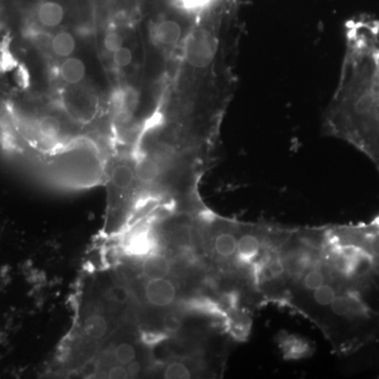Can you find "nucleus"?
Masks as SVG:
<instances>
[{"instance_id":"9b49d317","label":"nucleus","mask_w":379,"mask_h":379,"mask_svg":"<svg viewBox=\"0 0 379 379\" xmlns=\"http://www.w3.org/2000/svg\"><path fill=\"white\" fill-rule=\"evenodd\" d=\"M132 60H133L132 51L125 46H121L119 50L113 53V60H114L115 64L121 68H125L131 64Z\"/></svg>"},{"instance_id":"f8f14e48","label":"nucleus","mask_w":379,"mask_h":379,"mask_svg":"<svg viewBox=\"0 0 379 379\" xmlns=\"http://www.w3.org/2000/svg\"><path fill=\"white\" fill-rule=\"evenodd\" d=\"M192 3H196V5H200V3H204L206 0H190Z\"/></svg>"},{"instance_id":"9d476101","label":"nucleus","mask_w":379,"mask_h":379,"mask_svg":"<svg viewBox=\"0 0 379 379\" xmlns=\"http://www.w3.org/2000/svg\"><path fill=\"white\" fill-rule=\"evenodd\" d=\"M123 44V38L121 34L117 32L111 31L105 36L103 39V46H105V50L109 52L114 53L117 50L121 48Z\"/></svg>"},{"instance_id":"0eeeda50","label":"nucleus","mask_w":379,"mask_h":379,"mask_svg":"<svg viewBox=\"0 0 379 379\" xmlns=\"http://www.w3.org/2000/svg\"><path fill=\"white\" fill-rule=\"evenodd\" d=\"M60 76L69 85H77L86 76V66L76 58H67L60 66Z\"/></svg>"},{"instance_id":"423d86ee","label":"nucleus","mask_w":379,"mask_h":379,"mask_svg":"<svg viewBox=\"0 0 379 379\" xmlns=\"http://www.w3.org/2000/svg\"><path fill=\"white\" fill-rule=\"evenodd\" d=\"M64 17V8L54 1L42 3L37 10V19L46 28H55L62 24Z\"/></svg>"},{"instance_id":"20e7f679","label":"nucleus","mask_w":379,"mask_h":379,"mask_svg":"<svg viewBox=\"0 0 379 379\" xmlns=\"http://www.w3.org/2000/svg\"><path fill=\"white\" fill-rule=\"evenodd\" d=\"M267 234L269 231L254 230L253 227H239L235 265L239 267H255L265 252Z\"/></svg>"},{"instance_id":"1a4fd4ad","label":"nucleus","mask_w":379,"mask_h":379,"mask_svg":"<svg viewBox=\"0 0 379 379\" xmlns=\"http://www.w3.org/2000/svg\"><path fill=\"white\" fill-rule=\"evenodd\" d=\"M39 133L42 136L49 141H54L58 139L62 132V123L58 118L54 116H46L40 121Z\"/></svg>"},{"instance_id":"6e6552de","label":"nucleus","mask_w":379,"mask_h":379,"mask_svg":"<svg viewBox=\"0 0 379 379\" xmlns=\"http://www.w3.org/2000/svg\"><path fill=\"white\" fill-rule=\"evenodd\" d=\"M76 48V42L72 34L69 32H60L52 40V50L55 55L67 58L72 55Z\"/></svg>"},{"instance_id":"f257e3e1","label":"nucleus","mask_w":379,"mask_h":379,"mask_svg":"<svg viewBox=\"0 0 379 379\" xmlns=\"http://www.w3.org/2000/svg\"><path fill=\"white\" fill-rule=\"evenodd\" d=\"M316 257L337 299L328 328L368 340L379 335V216L360 224L312 232Z\"/></svg>"},{"instance_id":"7ed1b4c3","label":"nucleus","mask_w":379,"mask_h":379,"mask_svg":"<svg viewBox=\"0 0 379 379\" xmlns=\"http://www.w3.org/2000/svg\"><path fill=\"white\" fill-rule=\"evenodd\" d=\"M71 299L72 326L51 364L50 373L56 377H80L93 358L121 333L141 328L125 288L94 255L87 259Z\"/></svg>"},{"instance_id":"39448f33","label":"nucleus","mask_w":379,"mask_h":379,"mask_svg":"<svg viewBox=\"0 0 379 379\" xmlns=\"http://www.w3.org/2000/svg\"><path fill=\"white\" fill-rule=\"evenodd\" d=\"M155 39L164 46H175L182 39V26L175 20H162L154 29Z\"/></svg>"},{"instance_id":"f03ea898","label":"nucleus","mask_w":379,"mask_h":379,"mask_svg":"<svg viewBox=\"0 0 379 379\" xmlns=\"http://www.w3.org/2000/svg\"><path fill=\"white\" fill-rule=\"evenodd\" d=\"M324 130L366 155L379 171V21L346 26L344 54Z\"/></svg>"}]
</instances>
